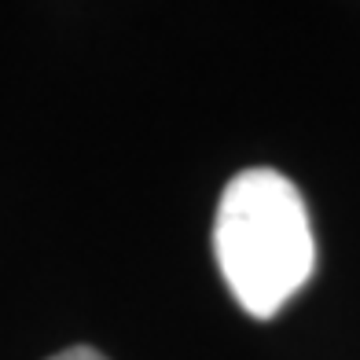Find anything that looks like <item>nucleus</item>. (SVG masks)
Segmentation results:
<instances>
[{"label": "nucleus", "instance_id": "f257e3e1", "mask_svg": "<svg viewBox=\"0 0 360 360\" xmlns=\"http://www.w3.org/2000/svg\"><path fill=\"white\" fill-rule=\"evenodd\" d=\"M214 254L228 290L254 320H272L316 269V239L302 191L276 169H243L224 184Z\"/></svg>", "mask_w": 360, "mask_h": 360}, {"label": "nucleus", "instance_id": "f03ea898", "mask_svg": "<svg viewBox=\"0 0 360 360\" xmlns=\"http://www.w3.org/2000/svg\"><path fill=\"white\" fill-rule=\"evenodd\" d=\"M48 360H107L100 349H92V346H70V349H63L56 356H48Z\"/></svg>", "mask_w": 360, "mask_h": 360}]
</instances>
